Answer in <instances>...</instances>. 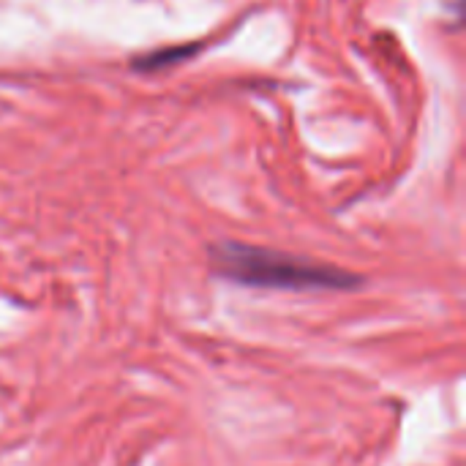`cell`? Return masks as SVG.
I'll return each instance as SVG.
<instances>
[{
  "label": "cell",
  "mask_w": 466,
  "mask_h": 466,
  "mask_svg": "<svg viewBox=\"0 0 466 466\" xmlns=\"http://www.w3.org/2000/svg\"><path fill=\"white\" fill-rule=\"evenodd\" d=\"M213 268L224 279L243 287H268V289H352L360 284V276L314 262L306 257L281 254L273 248H259L248 243H218L213 248Z\"/></svg>",
  "instance_id": "1"
},
{
  "label": "cell",
  "mask_w": 466,
  "mask_h": 466,
  "mask_svg": "<svg viewBox=\"0 0 466 466\" xmlns=\"http://www.w3.org/2000/svg\"><path fill=\"white\" fill-rule=\"evenodd\" d=\"M194 49H197V46H191V49H183V46H177V49H167V52H153V55H150V57H145L139 66H142V68H153V66H169V60H172V57H175V60H177V57H188Z\"/></svg>",
  "instance_id": "2"
}]
</instances>
